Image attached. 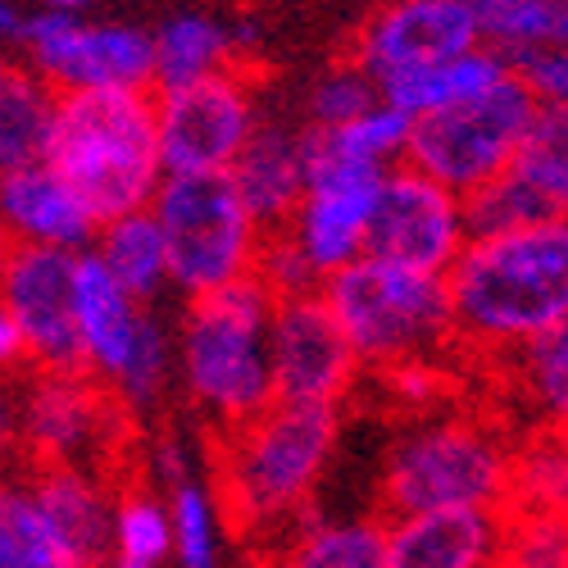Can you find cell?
<instances>
[{"instance_id":"22","label":"cell","mask_w":568,"mask_h":568,"mask_svg":"<svg viewBox=\"0 0 568 568\" xmlns=\"http://www.w3.org/2000/svg\"><path fill=\"white\" fill-rule=\"evenodd\" d=\"M505 73H509L505 60L491 55L487 45H478V51H468V55H459L450 64L400 73V78L383 82L377 91H383V105L400 110L405 119H423V114H437V110H450L459 101L483 97V91H491Z\"/></svg>"},{"instance_id":"21","label":"cell","mask_w":568,"mask_h":568,"mask_svg":"<svg viewBox=\"0 0 568 568\" xmlns=\"http://www.w3.org/2000/svg\"><path fill=\"white\" fill-rule=\"evenodd\" d=\"M78 323H82V337H87V351L97 359V368L119 383L132 359L136 314L97 255H78Z\"/></svg>"},{"instance_id":"29","label":"cell","mask_w":568,"mask_h":568,"mask_svg":"<svg viewBox=\"0 0 568 568\" xmlns=\"http://www.w3.org/2000/svg\"><path fill=\"white\" fill-rule=\"evenodd\" d=\"M464 205V227H468V242L478 236H500V232H518V227H532V223H550L546 205L528 192L518 178L500 173L496 182L478 186L473 196L459 201Z\"/></svg>"},{"instance_id":"3","label":"cell","mask_w":568,"mask_h":568,"mask_svg":"<svg viewBox=\"0 0 568 568\" xmlns=\"http://www.w3.org/2000/svg\"><path fill=\"white\" fill-rule=\"evenodd\" d=\"M160 87L60 91L45 160L91 223H123L151 201L160 169Z\"/></svg>"},{"instance_id":"11","label":"cell","mask_w":568,"mask_h":568,"mask_svg":"<svg viewBox=\"0 0 568 568\" xmlns=\"http://www.w3.org/2000/svg\"><path fill=\"white\" fill-rule=\"evenodd\" d=\"M464 246H468V227L459 196H450L433 178L414 173L409 164H392L383 173V186H377V205L364 232L359 260L446 277Z\"/></svg>"},{"instance_id":"5","label":"cell","mask_w":568,"mask_h":568,"mask_svg":"<svg viewBox=\"0 0 568 568\" xmlns=\"http://www.w3.org/2000/svg\"><path fill=\"white\" fill-rule=\"evenodd\" d=\"M323 301L333 310L342 337L351 342L359 368L368 373L446 364L450 351H459L446 277L355 260L333 277H323Z\"/></svg>"},{"instance_id":"15","label":"cell","mask_w":568,"mask_h":568,"mask_svg":"<svg viewBox=\"0 0 568 568\" xmlns=\"http://www.w3.org/2000/svg\"><path fill=\"white\" fill-rule=\"evenodd\" d=\"M383 169H327L310 182L301 205V246L318 277H333L337 268L364 255V232L377 205Z\"/></svg>"},{"instance_id":"24","label":"cell","mask_w":568,"mask_h":568,"mask_svg":"<svg viewBox=\"0 0 568 568\" xmlns=\"http://www.w3.org/2000/svg\"><path fill=\"white\" fill-rule=\"evenodd\" d=\"M478 37L505 69L524 55L568 45V0H478Z\"/></svg>"},{"instance_id":"16","label":"cell","mask_w":568,"mask_h":568,"mask_svg":"<svg viewBox=\"0 0 568 568\" xmlns=\"http://www.w3.org/2000/svg\"><path fill=\"white\" fill-rule=\"evenodd\" d=\"M500 514L446 509L383 524V568H496Z\"/></svg>"},{"instance_id":"7","label":"cell","mask_w":568,"mask_h":568,"mask_svg":"<svg viewBox=\"0 0 568 568\" xmlns=\"http://www.w3.org/2000/svg\"><path fill=\"white\" fill-rule=\"evenodd\" d=\"M537 110L541 105H537L532 91L514 73H505L491 91H483V97L414 119L400 164H409L423 178H433L437 186H446L450 196L464 201V196L478 192V186L509 173Z\"/></svg>"},{"instance_id":"37","label":"cell","mask_w":568,"mask_h":568,"mask_svg":"<svg viewBox=\"0 0 568 568\" xmlns=\"http://www.w3.org/2000/svg\"><path fill=\"white\" fill-rule=\"evenodd\" d=\"M6 69H10V60H6V55H0V73H6Z\"/></svg>"},{"instance_id":"25","label":"cell","mask_w":568,"mask_h":568,"mask_svg":"<svg viewBox=\"0 0 568 568\" xmlns=\"http://www.w3.org/2000/svg\"><path fill=\"white\" fill-rule=\"evenodd\" d=\"M500 514L568 518V437L524 433L509 459V496Z\"/></svg>"},{"instance_id":"1","label":"cell","mask_w":568,"mask_h":568,"mask_svg":"<svg viewBox=\"0 0 568 568\" xmlns=\"http://www.w3.org/2000/svg\"><path fill=\"white\" fill-rule=\"evenodd\" d=\"M455 342L500 359L568 323V219L478 236L446 273Z\"/></svg>"},{"instance_id":"31","label":"cell","mask_w":568,"mask_h":568,"mask_svg":"<svg viewBox=\"0 0 568 568\" xmlns=\"http://www.w3.org/2000/svg\"><path fill=\"white\" fill-rule=\"evenodd\" d=\"M377 105H383V91H377V82L368 73H359L355 64H342L333 60L327 64V78L314 87L310 97V128H346L364 114H373Z\"/></svg>"},{"instance_id":"17","label":"cell","mask_w":568,"mask_h":568,"mask_svg":"<svg viewBox=\"0 0 568 568\" xmlns=\"http://www.w3.org/2000/svg\"><path fill=\"white\" fill-rule=\"evenodd\" d=\"M227 178L236 186V196H242L255 232H282L301 223L310 182L301 164V136H292L287 128H277V123L251 128Z\"/></svg>"},{"instance_id":"36","label":"cell","mask_w":568,"mask_h":568,"mask_svg":"<svg viewBox=\"0 0 568 568\" xmlns=\"http://www.w3.org/2000/svg\"><path fill=\"white\" fill-rule=\"evenodd\" d=\"M0 32H10V37H19V32H23V19H19L10 6H0Z\"/></svg>"},{"instance_id":"19","label":"cell","mask_w":568,"mask_h":568,"mask_svg":"<svg viewBox=\"0 0 568 568\" xmlns=\"http://www.w3.org/2000/svg\"><path fill=\"white\" fill-rule=\"evenodd\" d=\"M0 223H6L19 242L37 246H82L97 223L87 210L64 192L51 169H23L0 178Z\"/></svg>"},{"instance_id":"2","label":"cell","mask_w":568,"mask_h":568,"mask_svg":"<svg viewBox=\"0 0 568 568\" xmlns=\"http://www.w3.org/2000/svg\"><path fill=\"white\" fill-rule=\"evenodd\" d=\"M342 409L305 400H268L232 433H201L219 518L236 546L314 509V487L333 455Z\"/></svg>"},{"instance_id":"20","label":"cell","mask_w":568,"mask_h":568,"mask_svg":"<svg viewBox=\"0 0 568 568\" xmlns=\"http://www.w3.org/2000/svg\"><path fill=\"white\" fill-rule=\"evenodd\" d=\"M60 91L28 64H10L0 73V173L41 169L55 132Z\"/></svg>"},{"instance_id":"28","label":"cell","mask_w":568,"mask_h":568,"mask_svg":"<svg viewBox=\"0 0 568 568\" xmlns=\"http://www.w3.org/2000/svg\"><path fill=\"white\" fill-rule=\"evenodd\" d=\"M236 51V37L210 19H173L155 41V82L160 91L186 87L205 73H219Z\"/></svg>"},{"instance_id":"34","label":"cell","mask_w":568,"mask_h":568,"mask_svg":"<svg viewBox=\"0 0 568 568\" xmlns=\"http://www.w3.org/2000/svg\"><path fill=\"white\" fill-rule=\"evenodd\" d=\"M23 442V368L0 373V464L19 455Z\"/></svg>"},{"instance_id":"13","label":"cell","mask_w":568,"mask_h":568,"mask_svg":"<svg viewBox=\"0 0 568 568\" xmlns=\"http://www.w3.org/2000/svg\"><path fill=\"white\" fill-rule=\"evenodd\" d=\"M37 73L55 91H87V87H160L155 82V41L136 28H91L78 19V6H60L32 14L19 32Z\"/></svg>"},{"instance_id":"35","label":"cell","mask_w":568,"mask_h":568,"mask_svg":"<svg viewBox=\"0 0 568 568\" xmlns=\"http://www.w3.org/2000/svg\"><path fill=\"white\" fill-rule=\"evenodd\" d=\"M19 368H28L23 337L14 327V314L6 310V301H0V373H19Z\"/></svg>"},{"instance_id":"27","label":"cell","mask_w":568,"mask_h":568,"mask_svg":"<svg viewBox=\"0 0 568 568\" xmlns=\"http://www.w3.org/2000/svg\"><path fill=\"white\" fill-rule=\"evenodd\" d=\"M105 273L119 282V292L128 301H146L155 296L160 277L169 273V260H164V242H160V227L151 214H132L123 223H110L101 232V255Z\"/></svg>"},{"instance_id":"33","label":"cell","mask_w":568,"mask_h":568,"mask_svg":"<svg viewBox=\"0 0 568 568\" xmlns=\"http://www.w3.org/2000/svg\"><path fill=\"white\" fill-rule=\"evenodd\" d=\"M173 524H178V559H182V568H214L205 500L182 478H173Z\"/></svg>"},{"instance_id":"8","label":"cell","mask_w":568,"mask_h":568,"mask_svg":"<svg viewBox=\"0 0 568 568\" xmlns=\"http://www.w3.org/2000/svg\"><path fill=\"white\" fill-rule=\"evenodd\" d=\"M155 227L169 273L192 296L223 292L251 268L255 227L227 173L169 178L155 196Z\"/></svg>"},{"instance_id":"23","label":"cell","mask_w":568,"mask_h":568,"mask_svg":"<svg viewBox=\"0 0 568 568\" xmlns=\"http://www.w3.org/2000/svg\"><path fill=\"white\" fill-rule=\"evenodd\" d=\"M0 568H78L37 509L14 455L0 464Z\"/></svg>"},{"instance_id":"32","label":"cell","mask_w":568,"mask_h":568,"mask_svg":"<svg viewBox=\"0 0 568 568\" xmlns=\"http://www.w3.org/2000/svg\"><path fill=\"white\" fill-rule=\"evenodd\" d=\"M114 541H119V559L136 564V568H151L169 550V524H164L151 487L114 500Z\"/></svg>"},{"instance_id":"26","label":"cell","mask_w":568,"mask_h":568,"mask_svg":"<svg viewBox=\"0 0 568 568\" xmlns=\"http://www.w3.org/2000/svg\"><path fill=\"white\" fill-rule=\"evenodd\" d=\"M509 178H518L546 205L550 219H568V110L541 105L524 146H518Z\"/></svg>"},{"instance_id":"6","label":"cell","mask_w":568,"mask_h":568,"mask_svg":"<svg viewBox=\"0 0 568 568\" xmlns=\"http://www.w3.org/2000/svg\"><path fill=\"white\" fill-rule=\"evenodd\" d=\"M273 310L255 282L192 296L182 314L186 392L201 414V433H232L273 400L264 333Z\"/></svg>"},{"instance_id":"12","label":"cell","mask_w":568,"mask_h":568,"mask_svg":"<svg viewBox=\"0 0 568 568\" xmlns=\"http://www.w3.org/2000/svg\"><path fill=\"white\" fill-rule=\"evenodd\" d=\"M478 45V6H468V0H400V6L368 10L346 37L337 60L355 64L383 87L400 73L450 64Z\"/></svg>"},{"instance_id":"9","label":"cell","mask_w":568,"mask_h":568,"mask_svg":"<svg viewBox=\"0 0 568 568\" xmlns=\"http://www.w3.org/2000/svg\"><path fill=\"white\" fill-rule=\"evenodd\" d=\"M273 78V64L255 55L251 37H236V51L219 73H205L186 87L164 91L160 101V160L173 178L223 173L236 164L260 87Z\"/></svg>"},{"instance_id":"10","label":"cell","mask_w":568,"mask_h":568,"mask_svg":"<svg viewBox=\"0 0 568 568\" xmlns=\"http://www.w3.org/2000/svg\"><path fill=\"white\" fill-rule=\"evenodd\" d=\"M0 296H6V310L14 314L28 368L60 377L97 368L78 323V255L60 246L19 242L6 282H0Z\"/></svg>"},{"instance_id":"4","label":"cell","mask_w":568,"mask_h":568,"mask_svg":"<svg viewBox=\"0 0 568 568\" xmlns=\"http://www.w3.org/2000/svg\"><path fill=\"white\" fill-rule=\"evenodd\" d=\"M514 437L491 418L442 409L414 418L377 473V505L368 518L396 524L414 514L478 509L500 514L509 496Z\"/></svg>"},{"instance_id":"30","label":"cell","mask_w":568,"mask_h":568,"mask_svg":"<svg viewBox=\"0 0 568 568\" xmlns=\"http://www.w3.org/2000/svg\"><path fill=\"white\" fill-rule=\"evenodd\" d=\"M496 568H568V518L500 514Z\"/></svg>"},{"instance_id":"14","label":"cell","mask_w":568,"mask_h":568,"mask_svg":"<svg viewBox=\"0 0 568 568\" xmlns=\"http://www.w3.org/2000/svg\"><path fill=\"white\" fill-rule=\"evenodd\" d=\"M268 373H273V400H305V405H333V409L351 400L359 359L342 337L323 292L296 296L273 310Z\"/></svg>"},{"instance_id":"18","label":"cell","mask_w":568,"mask_h":568,"mask_svg":"<svg viewBox=\"0 0 568 568\" xmlns=\"http://www.w3.org/2000/svg\"><path fill=\"white\" fill-rule=\"evenodd\" d=\"M509 409L528 423L524 433L568 437V323L496 359Z\"/></svg>"}]
</instances>
